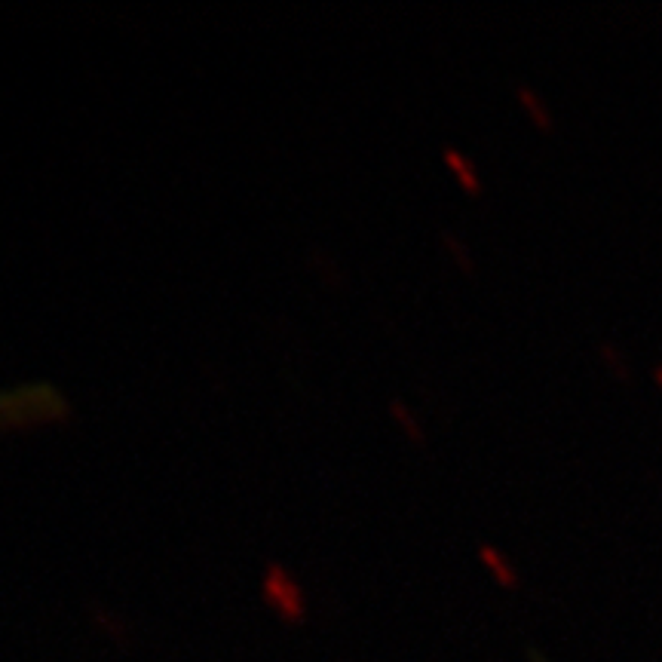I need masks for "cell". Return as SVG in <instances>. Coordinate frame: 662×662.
I'll return each instance as SVG.
<instances>
[{"instance_id": "obj_1", "label": "cell", "mask_w": 662, "mask_h": 662, "mask_svg": "<svg viewBox=\"0 0 662 662\" xmlns=\"http://www.w3.org/2000/svg\"><path fill=\"white\" fill-rule=\"evenodd\" d=\"M261 595H264V604L283 622H288V626H301L307 620V595H303L301 583L294 580V573L285 564L274 562L264 567Z\"/></svg>"}, {"instance_id": "obj_2", "label": "cell", "mask_w": 662, "mask_h": 662, "mask_svg": "<svg viewBox=\"0 0 662 662\" xmlns=\"http://www.w3.org/2000/svg\"><path fill=\"white\" fill-rule=\"evenodd\" d=\"M479 558L481 564L488 567L490 576H494L497 583H500L503 589H518L521 586V576H518V567L512 564V558L506 555L494 546V543H481L479 546Z\"/></svg>"}, {"instance_id": "obj_3", "label": "cell", "mask_w": 662, "mask_h": 662, "mask_svg": "<svg viewBox=\"0 0 662 662\" xmlns=\"http://www.w3.org/2000/svg\"><path fill=\"white\" fill-rule=\"evenodd\" d=\"M442 160H445V166L454 172L457 182L463 184V191H470V193H481V175H479V169H475V163L472 157H466L463 151H457V147H442Z\"/></svg>"}, {"instance_id": "obj_4", "label": "cell", "mask_w": 662, "mask_h": 662, "mask_svg": "<svg viewBox=\"0 0 662 662\" xmlns=\"http://www.w3.org/2000/svg\"><path fill=\"white\" fill-rule=\"evenodd\" d=\"M516 96L521 101V107H525V111L531 114V120L536 123V126H540V129H552V111L546 107V101H543L540 92L531 89L527 83H518Z\"/></svg>"}, {"instance_id": "obj_5", "label": "cell", "mask_w": 662, "mask_h": 662, "mask_svg": "<svg viewBox=\"0 0 662 662\" xmlns=\"http://www.w3.org/2000/svg\"><path fill=\"white\" fill-rule=\"evenodd\" d=\"M389 411H393V415H396V424L402 426L405 435H408L411 442H424V439H426V435H424V426L417 424V417L411 415L408 405H405L402 399H393V402H389Z\"/></svg>"}, {"instance_id": "obj_6", "label": "cell", "mask_w": 662, "mask_h": 662, "mask_svg": "<svg viewBox=\"0 0 662 662\" xmlns=\"http://www.w3.org/2000/svg\"><path fill=\"white\" fill-rule=\"evenodd\" d=\"M601 356H604V362L611 365V368L617 371L620 378H626V375H629V362H626V356L620 353V347H617V344L604 340V344H601Z\"/></svg>"}, {"instance_id": "obj_7", "label": "cell", "mask_w": 662, "mask_h": 662, "mask_svg": "<svg viewBox=\"0 0 662 662\" xmlns=\"http://www.w3.org/2000/svg\"><path fill=\"white\" fill-rule=\"evenodd\" d=\"M448 243V248H451V255H454L457 258V264H461L463 270H472V258H470V252H466L463 248V243L457 237H451V233H445V237H442Z\"/></svg>"}, {"instance_id": "obj_8", "label": "cell", "mask_w": 662, "mask_h": 662, "mask_svg": "<svg viewBox=\"0 0 662 662\" xmlns=\"http://www.w3.org/2000/svg\"><path fill=\"white\" fill-rule=\"evenodd\" d=\"M527 662H552L546 653L543 650H536V648H527Z\"/></svg>"}, {"instance_id": "obj_9", "label": "cell", "mask_w": 662, "mask_h": 662, "mask_svg": "<svg viewBox=\"0 0 662 662\" xmlns=\"http://www.w3.org/2000/svg\"><path fill=\"white\" fill-rule=\"evenodd\" d=\"M653 378H657V384L662 387V362H659V365H653Z\"/></svg>"}]
</instances>
